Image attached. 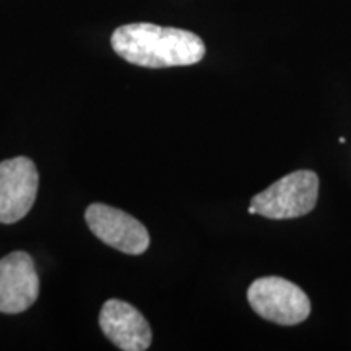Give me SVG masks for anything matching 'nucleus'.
Returning a JSON list of instances; mask_svg holds the SVG:
<instances>
[{"instance_id": "obj_1", "label": "nucleus", "mask_w": 351, "mask_h": 351, "mask_svg": "<svg viewBox=\"0 0 351 351\" xmlns=\"http://www.w3.org/2000/svg\"><path fill=\"white\" fill-rule=\"evenodd\" d=\"M112 49L127 62L147 69L186 67L200 62L205 44L197 34L153 23L119 26L111 36Z\"/></svg>"}, {"instance_id": "obj_2", "label": "nucleus", "mask_w": 351, "mask_h": 351, "mask_svg": "<svg viewBox=\"0 0 351 351\" xmlns=\"http://www.w3.org/2000/svg\"><path fill=\"white\" fill-rule=\"evenodd\" d=\"M317 197V174L313 171H295L254 197L249 205V213L271 219L300 218L315 207Z\"/></svg>"}, {"instance_id": "obj_3", "label": "nucleus", "mask_w": 351, "mask_h": 351, "mask_svg": "<svg viewBox=\"0 0 351 351\" xmlns=\"http://www.w3.org/2000/svg\"><path fill=\"white\" fill-rule=\"evenodd\" d=\"M247 300L262 319L280 326H296L311 314V301L306 293L280 276L256 280L247 289Z\"/></svg>"}, {"instance_id": "obj_4", "label": "nucleus", "mask_w": 351, "mask_h": 351, "mask_svg": "<svg viewBox=\"0 0 351 351\" xmlns=\"http://www.w3.org/2000/svg\"><path fill=\"white\" fill-rule=\"evenodd\" d=\"M85 221L91 232L116 251L140 256L150 245V234L137 218L116 207L91 204L85 212Z\"/></svg>"}, {"instance_id": "obj_5", "label": "nucleus", "mask_w": 351, "mask_h": 351, "mask_svg": "<svg viewBox=\"0 0 351 351\" xmlns=\"http://www.w3.org/2000/svg\"><path fill=\"white\" fill-rule=\"evenodd\" d=\"M39 176L29 158L16 156L0 163V223L13 225L28 215L38 195Z\"/></svg>"}, {"instance_id": "obj_6", "label": "nucleus", "mask_w": 351, "mask_h": 351, "mask_svg": "<svg viewBox=\"0 0 351 351\" xmlns=\"http://www.w3.org/2000/svg\"><path fill=\"white\" fill-rule=\"evenodd\" d=\"M38 296L39 276L32 256L15 251L0 258V313H23Z\"/></svg>"}, {"instance_id": "obj_7", "label": "nucleus", "mask_w": 351, "mask_h": 351, "mask_svg": "<svg viewBox=\"0 0 351 351\" xmlns=\"http://www.w3.org/2000/svg\"><path fill=\"white\" fill-rule=\"evenodd\" d=\"M99 327L117 348L124 351H145L152 345L150 324L138 309L125 301L104 302L99 314Z\"/></svg>"}]
</instances>
